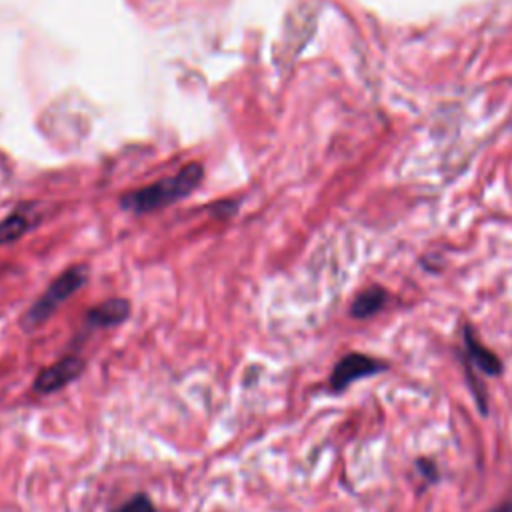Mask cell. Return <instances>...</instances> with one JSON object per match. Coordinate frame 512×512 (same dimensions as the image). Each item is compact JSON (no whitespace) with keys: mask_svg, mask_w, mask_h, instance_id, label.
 Returning a JSON list of instances; mask_svg holds the SVG:
<instances>
[{"mask_svg":"<svg viewBox=\"0 0 512 512\" xmlns=\"http://www.w3.org/2000/svg\"><path fill=\"white\" fill-rule=\"evenodd\" d=\"M202 176H204V168L192 162L172 176L156 180L154 184H148L144 188L126 192L124 196H120V206L136 214L158 210L196 190L198 184L202 182Z\"/></svg>","mask_w":512,"mask_h":512,"instance_id":"1","label":"cell"},{"mask_svg":"<svg viewBox=\"0 0 512 512\" xmlns=\"http://www.w3.org/2000/svg\"><path fill=\"white\" fill-rule=\"evenodd\" d=\"M86 280H88V270L82 264L64 270L60 276H56L50 282L44 294L22 316V326L26 330H34L40 324H44L58 310L62 302H66L72 294H76L86 284Z\"/></svg>","mask_w":512,"mask_h":512,"instance_id":"2","label":"cell"},{"mask_svg":"<svg viewBox=\"0 0 512 512\" xmlns=\"http://www.w3.org/2000/svg\"><path fill=\"white\" fill-rule=\"evenodd\" d=\"M86 370V360L76 356V354H66L60 360H56L54 364L42 368L34 380H32V388L38 394H54L62 388H66L68 384L76 382Z\"/></svg>","mask_w":512,"mask_h":512,"instance_id":"3","label":"cell"},{"mask_svg":"<svg viewBox=\"0 0 512 512\" xmlns=\"http://www.w3.org/2000/svg\"><path fill=\"white\" fill-rule=\"evenodd\" d=\"M382 370H386L384 362H380L372 356L360 354V352H350L334 364V368L330 372V378H328V386H330L332 392H342L352 382H356L360 378H366V376H374Z\"/></svg>","mask_w":512,"mask_h":512,"instance_id":"4","label":"cell"},{"mask_svg":"<svg viewBox=\"0 0 512 512\" xmlns=\"http://www.w3.org/2000/svg\"><path fill=\"white\" fill-rule=\"evenodd\" d=\"M130 316V302L126 298H108L86 312L90 328H112Z\"/></svg>","mask_w":512,"mask_h":512,"instance_id":"5","label":"cell"},{"mask_svg":"<svg viewBox=\"0 0 512 512\" xmlns=\"http://www.w3.org/2000/svg\"><path fill=\"white\" fill-rule=\"evenodd\" d=\"M464 346H466L468 366H474L478 372L488 376H496L502 372L500 358L494 352H490L482 342H478L470 328L464 330Z\"/></svg>","mask_w":512,"mask_h":512,"instance_id":"6","label":"cell"},{"mask_svg":"<svg viewBox=\"0 0 512 512\" xmlns=\"http://www.w3.org/2000/svg\"><path fill=\"white\" fill-rule=\"evenodd\" d=\"M384 302H386V292L380 286H370L354 298V302L350 306V314L358 320L368 318V316L376 314L384 306Z\"/></svg>","mask_w":512,"mask_h":512,"instance_id":"7","label":"cell"},{"mask_svg":"<svg viewBox=\"0 0 512 512\" xmlns=\"http://www.w3.org/2000/svg\"><path fill=\"white\" fill-rule=\"evenodd\" d=\"M32 226V220L26 212H14L0 220V246L18 240Z\"/></svg>","mask_w":512,"mask_h":512,"instance_id":"8","label":"cell"},{"mask_svg":"<svg viewBox=\"0 0 512 512\" xmlns=\"http://www.w3.org/2000/svg\"><path fill=\"white\" fill-rule=\"evenodd\" d=\"M108 512H158V508L146 492H136L126 502L110 508Z\"/></svg>","mask_w":512,"mask_h":512,"instance_id":"9","label":"cell"},{"mask_svg":"<svg viewBox=\"0 0 512 512\" xmlns=\"http://www.w3.org/2000/svg\"><path fill=\"white\" fill-rule=\"evenodd\" d=\"M416 468L422 472V476L428 480V482H436L438 480V470H436V464L430 462V460H416Z\"/></svg>","mask_w":512,"mask_h":512,"instance_id":"10","label":"cell"},{"mask_svg":"<svg viewBox=\"0 0 512 512\" xmlns=\"http://www.w3.org/2000/svg\"><path fill=\"white\" fill-rule=\"evenodd\" d=\"M492 512H512V502H504L498 508H494Z\"/></svg>","mask_w":512,"mask_h":512,"instance_id":"11","label":"cell"}]
</instances>
